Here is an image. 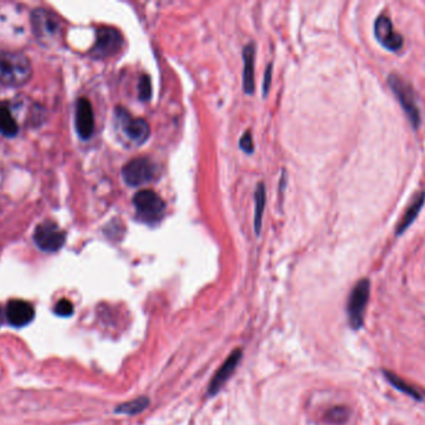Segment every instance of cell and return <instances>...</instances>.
I'll return each mask as SVG.
<instances>
[{"instance_id": "cell-25", "label": "cell", "mask_w": 425, "mask_h": 425, "mask_svg": "<svg viewBox=\"0 0 425 425\" xmlns=\"http://www.w3.org/2000/svg\"><path fill=\"white\" fill-rule=\"evenodd\" d=\"M4 318H5V312L1 309V307H0V326L3 325V322H4Z\"/></svg>"}, {"instance_id": "cell-7", "label": "cell", "mask_w": 425, "mask_h": 425, "mask_svg": "<svg viewBox=\"0 0 425 425\" xmlns=\"http://www.w3.org/2000/svg\"><path fill=\"white\" fill-rule=\"evenodd\" d=\"M156 165L148 157H136L128 161L122 168L124 181L131 187L142 186L154 179Z\"/></svg>"}, {"instance_id": "cell-13", "label": "cell", "mask_w": 425, "mask_h": 425, "mask_svg": "<svg viewBox=\"0 0 425 425\" xmlns=\"http://www.w3.org/2000/svg\"><path fill=\"white\" fill-rule=\"evenodd\" d=\"M374 34L377 40L388 50L397 52L403 45V38L393 30L392 21L384 15H380L376 20Z\"/></svg>"}, {"instance_id": "cell-10", "label": "cell", "mask_w": 425, "mask_h": 425, "mask_svg": "<svg viewBox=\"0 0 425 425\" xmlns=\"http://www.w3.org/2000/svg\"><path fill=\"white\" fill-rule=\"evenodd\" d=\"M242 357V352L240 348H238L236 351L230 353L229 357L222 363V367L216 371V375L210 380V384L208 386V395L209 397L216 395L222 386H225V383L229 380L233 373L236 372V367L239 364Z\"/></svg>"}, {"instance_id": "cell-23", "label": "cell", "mask_w": 425, "mask_h": 425, "mask_svg": "<svg viewBox=\"0 0 425 425\" xmlns=\"http://www.w3.org/2000/svg\"><path fill=\"white\" fill-rule=\"evenodd\" d=\"M271 80H273V64L268 65L266 72H265V76H264V84H262V91H264V96H266L271 87Z\"/></svg>"}, {"instance_id": "cell-19", "label": "cell", "mask_w": 425, "mask_h": 425, "mask_svg": "<svg viewBox=\"0 0 425 425\" xmlns=\"http://www.w3.org/2000/svg\"><path fill=\"white\" fill-rule=\"evenodd\" d=\"M349 417V412L345 406H334L328 411L326 414V420L328 423L334 425H341L346 423L347 419Z\"/></svg>"}, {"instance_id": "cell-22", "label": "cell", "mask_w": 425, "mask_h": 425, "mask_svg": "<svg viewBox=\"0 0 425 425\" xmlns=\"http://www.w3.org/2000/svg\"><path fill=\"white\" fill-rule=\"evenodd\" d=\"M239 145H240V149H242L244 153H254V141H253V136H251V133H249V131L244 133L242 136V139H240Z\"/></svg>"}, {"instance_id": "cell-11", "label": "cell", "mask_w": 425, "mask_h": 425, "mask_svg": "<svg viewBox=\"0 0 425 425\" xmlns=\"http://www.w3.org/2000/svg\"><path fill=\"white\" fill-rule=\"evenodd\" d=\"M75 127L82 140L90 139L95 131V115L92 110L91 102L86 98H81L76 102Z\"/></svg>"}, {"instance_id": "cell-9", "label": "cell", "mask_w": 425, "mask_h": 425, "mask_svg": "<svg viewBox=\"0 0 425 425\" xmlns=\"http://www.w3.org/2000/svg\"><path fill=\"white\" fill-rule=\"evenodd\" d=\"M117 119L122 125L124 135L133 142L143 144L144 141L148 139L151 129L146 120L132 119L130 113L121 107L117 109Z\"/></svg>"}, {"instance_id": "cell-4", "label": "cell", "mask_w": 425, "mask_h": 425, "mask_svg": "<svg viewBox=\"0 0 425 425\" xmlns=\"http://www.w3.org/2000/svg\"><path fill=\"white\" fill-rule=\"evenodd\" d=\"M388 83L394 95L398 98L399 104L402 105L403 110L406 111L408 118L411 120L413 127L418 129L419 124H420V113H419L413 87L397 74H392L388 79Z\"/></svg>"}, {"instance_id": "cell-5", "label": "cell", "mask_w": 425, "mask_h": 425, "mask_svg": "<svg viewBox=\"0 0 425 425\" xmlns=\"http://www.w3.org/2000/svg\"><path fill=\"white\" fill-rule=\"evenodd\" d=\"M369 293H371L369 281L368 279H360L349 294L347 312H348L349 325L354 329H358L363 325L367 303H368V299H369Z\"/></svg>"}, {"instance_id": "cell-3", "label": "cell", "mask_w": 425, "mask_h": 425, "mask_svg": "<svg viewBox=\"0 0 425 425\" xmlns=\"http://www.w3.org/2000/svg\"><path fill=\"white\" fill-rule=\"evenodd\" d=\"M133 205L137 210L138 217L150 225L159 222L165 211V202L152 190L138 191L133 196Z\"/></svg>"}, {"instance_id": "cell-17", "label": "cell", "mask_w": 425, "mask_h": 425, "mask_svg": "<svg viewBox=\"0 0 425 425\" xmlns=\"http://www.w3.org/2000/svg\"><path fill=\"white\" fill-rule=\"evenodd\" d=\"M266 205V188L265 184L260 182L255 191V217H254V227L256 235H260L262 226V216Z\"/></svg>"}, {"instance_id": "cell-21", "label": "cell", "mask_w": 425, "mask_h": 425, "mask_svg": "<svg viewBox=\"0 0 425 425\" xmlns=\"http://www.w3.org/2000/svg\"><path fill=\"white\" fill-rule=\"evenodd\" d=\"M54 312L60 317H70L73 313V306L69 299H60L59 302L55 305Z\"/></svg>"}, {"instance_id": "cell-12", "label": "cell", "mask_w": 425, "mask_h": 425, "mask_svg": "<svg viewBox=\"0 0 425 425\" xmlns=\"http://www.w3.org/2000/svg\"><path fill=\"white\" fill-rule=\"evenodd\" d=\"M7 320L13 327H25L33 322L35 309L33 305L23 299H13L5 309Z\"/></svg>"}, {"instance_id": "cell-2", "label": "cell", "mask_w": 425, "mask_h": 425, "mask_svg": "<svg viewBox=\"0 0 425 425\" xmlns=\"http://www.w3.org/2000/svg\"><path fill=\"white\" fill-rule=\"evenodd\" d=\"M34 36L44 47H54L61 35V21L56 14L44 8L34 9L30 15Z\"/></svg>"}, {"instance_id": "cell-6", "label": "cell", "mask_w": 425, "mask_h": 425, "mask_svg": "<svg viewBox=\"0 0 425 425\" xmlns=\"http://www.w3.org/2000/svg\"><path fill=\"white\" fill-rule=\"evenodd\" d=\"M34 242L44 252H58L65 245L66 233L55 222L46 219L35 228Z\"/></svg>"}, {"instance_id": "cell-24", "label": "cell", "mask_w": 425, "mask_h": 425, "mask_svg": "<svg viewBox=\"0 0 425 425\" xmlns=\"http://www.w3.org/2000/svg\"><path fill=\"white\" fill-rule=\"evenodd\" d=\"M388 378L391 379V382L393 383V386H397L398 389L400 391H403V386H400L402 383H400V380H399L397 377H391V375H388ZM404 392H406V394H411V395H414L415 398H418V394H415V392L411 389V388H408V386H404Z\"/></svg>"}, {"instance_id": "cell-15", "label": "cell", "mask_w": 425, "mask_h": 425, "mask_svg": "<svg viewBox=\"0 0 425 425\" xmlns=\"http://www.w3.org/2000/svg\"><path fill=\"white\" fill-rule=\"evenodd\" d=\"M19 133L18 122L7 102H0V133L7 138H14Z\"/></svg>"}, {"instance_id": "cell-14", "label": "cell", "mask_w": 425, "mask_h": 425, "mask_svg": "<svg viewBox=\"0 0 425 425\" xmlns=\"http://www.w3.org/2000/svg\"><path fill=\"white\" fill-rule=\"evenodd\" d=\"M255 44L250 43L242 50L244 70H242V89L251 95L255 89Z\"/></svg>"}, {"instance_id": "cell-1", "label": "cell", "mask_w": 425, "mask_h": 425, "mask_svg": "<svg viewBox=\"0 0 425 425\" xmlns=\"http://www.w3.org/2000/svg\"><path fill=\"white\" fill-rule=\"evenodd\" d=\"M33 67L25 54L0 49V83L8 87H21L32 79Z\"/></svg>"}, {"instance_id": "cell-20", "label": "cell", "mask_w": 425, "mask_h": 425, "mask_svg": "<svg viewBox=\"0 0 425 425\" xmlns=\"http://www.w3.org/2000/svg\"><path fill=\"white\" fill-rule=\"evenodd\" d=\"M138 98L142 101H148L152 98L151 78L148 75H142L138 83Z\"/></svg>"}, {"instance_id": "cell-18", "label": "cell", "mask_w": 425, "mask_h": 425, "mask_svg": "<svg viewBox=\"0 0 425 425\" xmlns=\"http://www.w3.org/2000/svg\"><path fill=\"white\" fill-rule=\"evenodd\" d=\"M151 400L148 397H138V398L130 400L127 403H122L116 408V413L118 414H126V415H137L139 413L144 412Z\"/></svg>"}, {"instance_id": "cell-16", "label": "cell", "mask_w": 425, "mask_h": 425, "mask_svg": "<svg viewBox=\"0 0 425 425\" xmlns=\"http://www.w3.org/2000/svg\"><path fill=\"white\" fill-rule=\"evenodd\" d=\"M425 193H419L414 199H413L412 204L406 208L404 216L400 219L398 226H397V233L404 232L408 227L411 226L413 224V221L417 219L420 208L424 205Z\"/></svg>"}, {"instance_id": "cell-8", "label": "cell", "mask_w": 425, "mask_h": 425, "mask_svg": "<svg viewBox=\"0 0 425 425\" xmlns=\"http://www.w3.org/2000/svg\"><path fill=\"white\" fill-rule=\"evenodd\" d=\"M124 45V38L117 29L101 28L96 34V43L91 54L96 59H105L117 54Z\"/></svg>"}]
</instances>
